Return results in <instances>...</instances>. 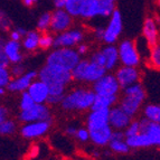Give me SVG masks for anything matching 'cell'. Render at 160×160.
<instances>
[{
	"label": "cell",
	"mask_w": 160,
	"mask_h": 160,
	"mask_svg": "<svg viewBox=\"0 0 160 160\" xmlns=\"http://www.w3.org/2000/svg\"><path fill=\"white\" fill-rule=\"evenodd\" d=\"M95 92L93 88H75L66 93L61 103V108L66 112H82L92 109L95 100Z\"/></svg>",
	"instance_id": "6da1fadb"
},
{
	"label": "cell",
	"mask_w": 160,
	"mask_h": 160,
	"mask_svg": "<svg viewBox=\"0 0 160 160\" xmlns=\"http://www.w3.org/2000/svg\"><path fill=\"white\" fill-rule=\"evenodd\" d=\"M146 96L147 94L143 85L141 83H136L123 88L122 98L119 101V105L131 118H134L141 109Z\"/></svg>",
	"instance_id": "7a4b0ae2"
},
{
	"label": "cell",
	"mask_w": 160,
	"mask_h": 160,
	"mask_svg": "<svg viewBox=\"0 0 160 160\" xmlns=\"http://www.w3.org/2000/svg\"><path fill=\"white\" fill-rule=\"evenodd\" d=\"M107 69L100 66L90 59H81L75 68L72 71L73 81L86 84H93L107 74Z\"/></svg>",
	"instance_id": "3957f363"
},
{
	"label": "cell",
	"mask_w": 160,
	"mask_h": 160,
	"mask_svg": "<svg viewBox=\"0 0 160 160\" xmlns=\"http://www.w3.org/2000/svg\"><path fill=\"white\" fill-rule=\"evenodd\" d=\"M81 62V55L74 48L61 47L55 48L46 58V64L54 65L72 72Z\"/></svg>",
	"instance_id": "277c9868"
},
{
	"label": "cell",
	"mask_w": 160,
	"mask_h": 160,
	"mask_svg": "<svg viewBox=\"0 0 160 160\" xmlns=\"http://www.w3.org/2000/svg\"><path fill=\"white\" fill-rule=\"evenodd\" d=\"M38 78L47 83L48 85H65L68 86L69 83L73 81L72 72L63 69L61 67L54 66V65L45 64L38 72Z\"/></svg>",
	"instance_id": "5b68a950"
},
{
	"label": "cell",
	"mask_w": 160,
	"mask_h": 160,
	"mask_svg": "<svg viewBox=\"0 0 160 160\" xmlns=\"http://www.w3.org/2000/svg\"><path fill=\"white\" fill-rule=\"evenodd\" d=\"M119 56H120V63L127 66H136L138 67L140 64V53L138 51L137 44L130 39L122 40L119 46Z\"/></svg>",
	"instance_id": "8992f818"
},
{
	"label": "cell",
	"mask_w": 160,
	"mask_h": 160,
	"mask_svg": "<svg viewBox=\"0 0 160 160\" xmlns=\"http://www.w3.org/2000/svg\"><path fill=\"white\" fill-rule=\"evenodd\" d=\"M19 121L22 123L35 122V121H45V120H53L52 119V113L47 103H36L34 107L28 110L20 111L18 115Z\"/></svg>",
	"instance_id": "52a82bcc"
},
{
	"label": "cell",
	"mask_w": 160,
	"mask_h": 160,
	"mask_svg": "<svg viewBox=\"0 0 160 160\" xmlns=\"http://www.w3.org/2000/svg\"><path fill=\"white\" fill-rule=\"evenodd\" d=\"M92 88L95 94H100V95H119L122 88L120 83L118 82L115 75L105 74L92 84Z\"/></svg>",
	"instance_id": "ba28073f"
},
{
	"label": "cell",
	"mask_w": 160,
	"mask_h": 160,
	"mask_svg": "<svg viewBox=\"0 0 160 160\" xmlns=\"http://www.w3.org/2000/svg\"><path fill=\"white\" fill-rule=\"evenodd\" d=\"M53 120L35 121V122L24 123L20 128V134L25 139H36L45 136L52 127Z\"/></svg>",
	"instance_id": "9c48e42d"
},
{
	"label": "cell",
	"mask_w": 160,
	"mask_h": 160,
	"mask_svg": "<svg viewBox=\"0 0 160 160\" xmlns=\"http://www.w3.org/2000/svg\"><path fill=\"white\" fill-rule=\"evenodd\" d=\"M84 38V32L81 29H68L63 32H59L55 36L54 47H68L73 48L74 46L80 45Z\"/></svg>",
	"instance_id": "30bf717a"
},
{
	"label": "cell",
	"mask_w": 160,
	"mask_h": 160,
	"mask_svg": "<svg viewBox=\"0 0 160 160\" xmlns=\"http://www.w3.org/2000/svg\"><path fill=\"white\" fill-rule=\"evenodd\" d=\"M123 29L122 24V16L119 10L115 9L113 13L110 17V22L108 26L105 27V34H104V43L105 44H114Z\"/></svg>",
	"instance_id": "8fae6325"
},
{
	"label": "cell",
	"mask_w": 160,
	"mask_h": 160,
	"mask_svg": "<svg viewBox=\"0 0 160 160\" xmlns=\"http://www.w3.org/2000/svg\"><path fill=\"white\" fill-rule=\"evenodd\" d=\"M114 75L122 88L139 83V80H140V72L136 66L122 65L115 71Z\"/></svg>",
	"instance_id": "7c38bea8"
},
{
	"label": "cell",
	"mask_w": 160,
	"mask_h": 160,
	"mask_svg": "<svg viewBox=\"0 0 160 160\" xmlns=\"http://www.w3.org/2000/svg\"><path fill=\"white\" fill-rule=\"evenodd\" d=\"M73 24V17L65 9H56L52 12L51 30L53 32H63L68 30Z\"/></svg>",
	"instance_id": "4fadbf2b"
},
{
	"label": "cell",
	"mask_w": 160,
	"mask_h": 160,
	"mask_svg": "<svg viewBox=\"0 0 160 160\" xmlns=\"http://www.w3.org/2000/svg\"><path fill=\"white\" fill-rule=\"evenodd\" d=\"M38 78V72L36 71H28L19 78H13L7 86V91L11 93H22L27 91L32 82Z\"/></svg>",
	"instance_id": "5bb4252c"
},
{
	"label": "cell",
	"mask_w": 160,
	"mask_h": 160,
	"mask_svg": "<svg viewBox=\"0 0 160 160\" xmlns=\"http://www.w3.org/2000/svg\"><path fill=\"white\" fill-rule=\"evenodd\" d=\"M132 122V118L124 112L120 105H114L110 109V126L113 130H126Z\"/></svg>",
	"instance_id": "9a60e30c"
},
{
	"label": "cell",
	"mask_w": 160,
	"mask_h": 160,
	"mask_svg": "<svg viewBox=\"0 0 160 160\" xmlns=\"http://www.w3.org/2000/svg\"><path fill=\"white\" fill-rule=\"evenodd\" d=\"M110 124V110H90L86 117V128L88 130L102 128Z\"/></svg>",
	"instance_id": "2e32d148"
},
{
	"label": "cell",
	"mask_w": 160,
	"mask_h": 160,
	"mask_svg": "<svg viewBox=\"0 0 160 160\" xmlns=\"http://www.w3.org/2000/svg\"><path fill=\"white\" fill-rule=\"evenodd\" d=\"M140 133L144 134L151 142L152 147H160V124L150 121L147 118L140 119Z\"/></svg>",
	"instance_id": "e0dca14e"
},
{
	"label": "cell",
	"mask_w": 160,
	"mask_h": 160,
	"mask_svg": "<svg viewBox=\"0 0 160 160\" xmlns=\"http://www.w3.org/2000/svg\"><path fill=\"white\" fill-rule=\"evenodd\" d=\"M22 45L20 44V42L12 39H9L7 42L1 39V43H0V51L5 52V54L8 56L9 61L11 62V64L22 63V58H24L22 54Z\"/></svg>",
	"instance_id": "ac0fdd59"
},
{
	"label": "cell",
	"mask_w": 160,
	"mask_h": 160,
	"mask_svg": "<svg viewBox=\"0 0 160 160\" xmlns=\"http://www.w3.org/2000/svg\"><path fill=\"white\" fill-rule=\"evenodd\" d=\"M27 92L30 94V96L34 99V101L36 103H47V100L49 98V86L44 81L39 80V78L35 80L30 84Z\"/></svg>",
	"instance_id": "d6986e66"
},
{
	"label": "cell",
	"mask_w": 160,
	"mask_h": 160,
	"mask_svg": "<svg viewBox=\"0 0 160 160\" xmlns=\"http://www.w3.org/2000/svg\"><path fill=\"white\" fill-rule=\"evenodd\" d=\"M88 131H90V136H91V141L95 146L104 147V146H109L114 130L110 124H108V126L102 127V128L93 129V130Z\"/></svg>",
	"instance_id": "ffe728a7"
},
{
	"label": "cell",
	"mask_w": 160,
	"mask_h": 160,
	"mask_svg": "<svg viewBox=\"0 0 160 160\" xmlns=\"http://www.w3.org/2000/svg\"><path fill=\"white\" fill-rule=\"evenodd\" d=\"M142 34H143L144 39L147 40V43L149 44L150 47H153V46L157 45L158 39H159V35H158V27L155 19L151 18V17H148L144 20Z\"/></svg>",
	"instance_id": "44dd1931"
},
{
	"label": "cell",
	"mask_w": 160,
	"mask_h": 160,
	"mask_svg": "<svg viewBox=\"0 0 160 160\" xmlns=\"http://www.w3.org/2000/svg\"><path fill=\"white\" fill-rule=\"evenodd\" d=\"M105 57V68L107 71H112L118 66L120 62L119 49L114 44H107V46L101 48Z\"/></svg>",
	"instance_id": "7402d4cb"
},
{
	"label": "cell",
	"mask_w": 160,
	"mask_h": 160,
	"mask_svg": "<svg viewBox=\"0 0 160 160\" xmlns=\"http://www.w3.org/2000/svg\"><path fill=\"white\" fill-rule=\"evenodd\" d=\"M102 0H85L83 5L81 17L84 19H92L94 17H101Z\"/></svg>",
	"instance_id": "603a6c76"
},
{
	"label": "cell",
	"mask_w": 160,
	"mask_h": 160,
	"mask_svg": "<svg viewBox=\"0 0 160 160\" xmlns=\"http://www.w3.org/2000/svg\"><path fill=\"white\" fill-rule=\"evenodd\" d=\"M118 100H119V95H100V94H96L91 110H110L117 104Z\"/></svg>",
	"instance_id": "cb8c5ba5"
},
{
	"label": "cell",
	"mask_w": 160,
	"mask_h": 160,
	"mask_svg": "<svg viewBox=\"0 0 160 160\" xmlns=\"http://www.w3.org/2000/svg\"><path fill=\"white\" fill-rule=\"evenodd\" d=\"M40 35L37 30H30L27 32V35L22 38V48L27 52H34L37 48H39V39Z\"/></svg>",
	"instance_id": "d4e9b609"
},
{
	"label": "cell",
	"mask_w": 160,
	"mask_h": 160,
	"mask_svg": "<svg viewBox=\"0 0 160 160\" xmlns=\"http://www.w3.org/2000/svg\"><path fill=\"white\" fill-rule=\"evenodd\" d=\"M128 144L130 146L131 149H139V148H149L152 147L150 140L142 133H139L137 136L130 137L126 139Z\"/></svg>",
	"instance_id": "484cf974"
},
{
	"label": "cell",
	"mask_w": 160,
	"mask_h": 160,
	"mask_svg": "<svg viewBox=\"0 0 160 160\" xmlns=\"http://www.w3.org/2000/svg\"><path fill=\"white\" fill-rule=\"evenodd\" d=\"M143 117L160 124V105L159 104H147L142 110Z\"/></svg>",
	"instance_id": "4316f807"
},
{
	"label": "cell",
	"mask_w": 160,
	"mask_h": 160,
	"mask_svg": "<svg viewBox=\"0 0 160 160\" xmlns=\"http://www.w3.org/2000/svg\"><path fill=\"white\" fill-rule=\"evenodd\" d=\"M84 2H85V0H67L64 9L72 17H81Z\"/></svg>",
	"instance_id": "83f0119b"
},
{
	"label": "cell",
	"mask_w": 160,
	"mask_h": 160,
	"mask_svg": "<svg viewBox=\"0 0 160 160\" xmlns=\"http://www.w3.org/2000/svg\"><path fill=\"white\" fill-rule=\"evenodd\" d=\"M109 147L113 152H117V153H128L131 149L126 139L124 140H111Z\"/></svg>",
	"instance_id": "f1b7e54d"
},
{
	"label": "cell",
	"mask_w": 160,
	"mask_h": 160,
	"mask_svg": "<svg viewBox=\"0 0 160 160\" xmlns=\"http://www.w3.org/2000/svg\"><path fill=\"white\" fill-rule=\"evenodd\" d=\"M52 24V12H44L38 18L37 22V29L38 32H45L47 29H51Z\"/></svg>",
	"instance_id": "f546056e"
},
{
	"label": "cell",
	"mask_w": 160,
	"mask_h": 160,
	"mask_svg": "<svg viewBox=\"0 0 160 160\" xmlns=\"http://www.w3.org/2000/svg\"><path fill=\"white\" fill-rule=\"evenodd\" d=\"M17 124L11 119H7L3 122H0V133L2 136H11L16 132Z\"/></svg>",
	"instance_id": "4dcf8cb0"
},
{
	"label": "cell",
	"mask_w": 160,
	"mask_h": 160,
	"mask_svg": "<svg viewBox=\"0 0 160 160\" xmlns=\"http://www.w3.org/2000/svg\"><path fill=\"white\" fill-rule=\"evenodd\" d=\"M54 40H55V36H53L49 32H43V34L40 35L39 48L43 49V51H46V49L54 47Z\"/></svg>",
	"instance_id": "1f68e13d"
},
{
	"label": "cell",
	"mask_w": 160,
	"mask_h": 160,
	"mask_svg": "<svg viewBox=\"0 0 160 160\" xmlns=\"http://www.w3.org/2000/svg\"><path fill=\"white\" fill-rule=\"evenodd\" d=\"M36 102L34 101L30 94L27 91L22 92V95H20V101H19V108H20V111H24V110H28L32 107H34Z\"/></svg>",
	"instance_id": "d6a6232c"
},
{
	"label": "cell",
	"mask_w": 160,
	"mask_h": 160,
	"mask_svg": "<svg viewBox=\"0 0 160 160\" xmlns=\"http://www.w3.org/2000/svg\"><path fill=\"white\" fill-rule=\"evenodd\" d=\"M150 63L156 69H160V44L151 47L150 51Z\"/></svg>",
	"instance_id": "836d02e7"
},
{
	"label": "cell",
	"mask_w": 160,
	"mask_h": 160,
	"mask_svg": "<svg viewBox=\"0 0 160 160\" xmlns=\"http://www.w3.org/2000/svg\"><path fill=\"white\" fill-rule=\"evenodd\" d=\"M10 68L8 67H0V88H7L10 83L11 78Z\"/></svg>",
	"instance_id": "e575fe53"
},
{
	"label": "cell",
	"mask_w": 160,
	"mask_h": 160,
	"mask_svg": "<svg viewBox=\"0 0 160 160\" xmlns=\"http://www.w3.org/2000/svg\"><path fill=\"white\" fill-rule=\"evenodd\" d=\"M124 133H126V138H130L140 133V120H132L128 128L124 130Z\"/></svg>",
	"instance_id": "d590c367"
},
{
	"label": "cell",
	"mask_w": 160,
	"mask_h": 160,
	"mask_svg": "<svg viewBox=\"0 0 160 160\" xmlns=\"http://www.w3.org/2000/svg\"><path fill=\"white\" fill-rule=\"evenodd\" d=\"M90 61L94 62V63H96L98 65L103 66L104 68H105V57H104V54H103V52H102V49L94 52L91 55V57H90Z\"/></svg>",
	"instance_id": "8d00e7d4"
},
{
	"label": "cell",
	"mask_w": 160,
	"mask_h": 160,
	"mask_svg": "<svg viewBox=\"0 0 160 160\" xmlns=\"http://www.w3.org/2000/svg\"><path fill=\"white\" fill-rule=\"evenodd\" d=\"M27 30L25 29V28H22V27H18V28H16V29H13L10 32V35H9V37H10V39L12 40H17V42H20V40L22 39V38L25 37L27 35Z\"/></svg>",
	"instance_id": "74e56055"
},
{
	"label": "cell",
	"mask_w": 160,
	"mask_h": 160,
	"mask_svg": "<svg viewBox=\"0 0 160 160\" xmlns=\"http://www.w3.org/2000/svg\"><path fill=\"white\" fill-rule=\"evenodd\" d=\"M9 68H10V73L12 75V78H19V76H22L26 73V67L22 63L12 64Z\"/></svg>",
	"instance_id": "f35d334b"
},
{
	"label": "cell",
	"mask_w": 160,
	"mask_h": 160,
	"mask_svg": "<svg viewBox=\"0 0 160 160\" xmlns=\"http://www.w3.org/2000/svg\"><path fill=\"white\" fill-rule=\"evenodd\" d=\"M75 138L78 139L81 142H86L88 140H91V136H90V131L88 128H78V133L75 136Z\"/></svg>",
	"instance_id": "ab89813d"
},
{
	"label": "cell",
	"mask_w": 160,
	"mask_h": 160,
	"mask_svg": "<svg viewBox=\"0 0 160 160\" xmlns=\"http://www.w3.org/2000/svg\"><path fill=\"white\" fill-rule=\"evenodd\" d=\"M11 62L9 61L8 56L5 54L3 51H0V67H10Z\"/></svg>",
	"instance_id": "60d3db41"
},
{
	"label": "cell",
	"mask_w": 160,
	"mask_h": 160,
	"mask_svg": "<svg viewBox=\"0 0 160 160\" xmlns=\"http://www.w3.org/2000/svg\"><path fill=\"white\" fill-rule=\"evenodd\" d=\"M78 128L76 126H74V124H68V126L65 128V133L68 137H75L76 133H78Z\"/></svg>",
	"instance_id": "b9f144b4"
},
{
	"label": "cell",
	"mask_w": 160,
	"mask_h": 160,
	"mask_svg": "<svg viewBox=\"0 0 160 160\" xmlns=\"http://www.w3.org/2000/svg\"><path fill=\"white\" fill-rule=\"evenodd\" d=\"M104 34H105V28H103V27H98L94 30V36L100 42H103L104 40Z\"/></svg>",
	"instance_id": "7bdbcfd3"
},
{
	"label": "cell",
	"mask_w": 160,
	"mask_h": 160,
	"mask_svg": "<svg viewBox=\"0 0 160 160\" xmlns=\"http://www.w3.org/2000/svg\"><path fill=\"white\" fill-rule=\"evenodd\" d=\"M1 28H2V30H9V28H10L9 19L5 18V17H3V13H1Z\"/></svg>",
	"instance_id": "ee69618b"
},
{
	"label": "cell",
	"mask_w": 160,
	"mask_h": 160,
	"mask_svg": "<svg viewBox=\"0 0 160 160\" xmlns=\"http://www.w3.org/2000/svg\"><path fill=\"white\" fill-rule=\"evenodd\" d=\"M76 51L78 52V54H80L81 56H82V55H85V54L88 52V46L86 45V44L81 43L80 45L78 46V48H76Z\"/></svg>",
	"instance_id": "f6af8a7d"
},
{
	"label": "cell",
	"mask_w": 160,
	"mask_h": 160,
	"mask_svg": "<svg viewBox=\"0 0 160 160\" xmlns=\"http://www.w3.org/2000/svg\"><path fill=\"white\" fill-rule=\"evenodd\" d=\"M7 119H8V110L5 107H1L0 108V122H3Z\"/></svg>",
	"instance_id": "bcb514c9"
},
{
	"label": "cell",
	"mask_w": 160,
	"mask_h": 160,
	"mask_svg": "<svg viewBox=\"0 0 160 160\" xmlns=\"http://www.w3.org/2000/svg\"><path fill=\"white\" fill-rule=\"evenodd\" d=\"M54 6L56 7V9H64L66 6L67 0H53Z\"/></svg>",
	"instance_id": "7dc6e473"
},
{
	"label": "cell",
	"mask_w": 160,
	"mask_h": 160,
	"mask_svg": "<svg viewBox=\"0 0 160 160\" xmlns=\"http://www.w3.org/2000/svg\"><path fill=\"white\" fill-rule=\"evenodd\" d=\"M38 0H22V3H24L26 7H28V8H30V7H32L34 5H36L37 3Z\"/></svg>",
	"instance_id": "c3c4849f"
},
{
	"label": "cell",
	"mask_w": 160,
	"mask_h": 160,
	"mask_svg": "<svg viewBox=\"0 0 160 160\" xmlns=\"http://www.w3.org/2000/svg\"><path fill=\"white\" fill-rule=\"evenodd\" d=\"M38 152H39V150H38V147H36V146H35V147H32V150H30V156H32V158L37 157Z\"/></svg>",
	"instance_id": "681fc988"
},
{
	"label": "cell",
	"mask_w": 160,
	"mask_h": 160,
	"mask_svg": "<svg viewBox=\"0 0 160 160\" xmlns=\"http://www.w3.org/2000/svg\"><path fill=\"white\" fill-rule=\"evenodd\" d=\"M5 88H0V95H3V94H5V92H6Z\"/></svg>",
	"instance_id": "f907efd6"
},
{
	"label": "cell",
	"mask_w": 160,
	"mask_h": 160,
	"mask_svg": "<svg viewBox=\"0 0 160 160\" xmlns=\"http://www.w3.org/2000/svg\"><path fill=\"white\" fill-rule=\"evenodd\" d=\"M105 1H109V2H114L115 0H105Z\"/></svg>",
	"instance_id": "816d5d0a"
},
{
	"label": "cell",
	"mask_w": 160,
	"mask_h": 160,
	"mask_svg": "<svg viewBox=\"0 0 160 160\" xmlns=\"http://www.w3.org/2000/svg\"><path fill=\"white\" fill-rule=\"evenodd\" d=\"M157 3H158V7H159V9H160V0H158Z\"/></svg>",
	"instance_id": "f5cc1de1"
}]
</instances>
